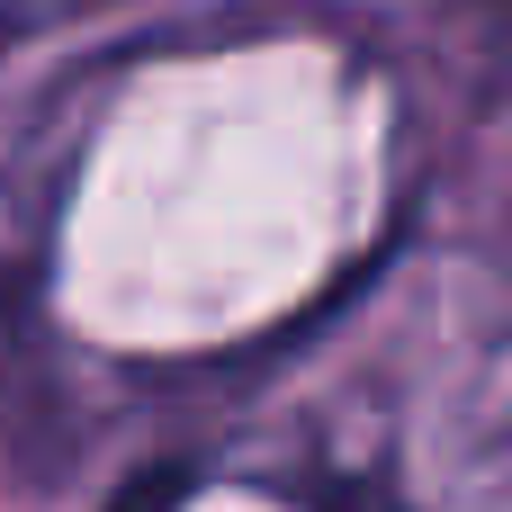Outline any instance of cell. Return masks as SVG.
<instances>
[{"label":"cell","mask_w":512,"mask_h":512,"mask_svg":"<svg viewBox=\"0 0 512 512\" xmlns=\"http://www.w3.org/2000/svg\"><path fill=\"white\" fill-rule=\"evenodd\" d=\"M180 495H189V477H180V468H162V477H135V486H126L108 512H171Z\"/></svg>","instance_id":"obj_1"},{"label":"cell","mask_w":512,"mask_h":512,"mask_svg":"<svg viewBox=\"0 0 512 512\" xmlns=\"http://www.w3.org/2000/svg\"><path fill=\"white\" fill-rule=\"evenodd\" d=\"M477 9H486V27H495V36L512 45V0H477Z\"/></svg>","instance_id":"obj_2"}]
</instances>
